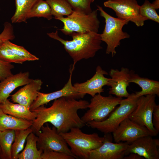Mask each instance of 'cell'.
Segmentation results:
<instances>
[{"instance_id":"6da1fadb","label":"cell","mask_w":159,"mask_h":159,"mask_svg":"<svg viewBox=\"0 0 159 159\" xmlns=\"http://www.w3.org/2000/svg\"><path fill=\"white\" fill-rule=\"evenodd\" d=\"M89 103L85 100L64 97L54 100L49 107L41 105L32 111L36 114L37 117L30 128L35 134L47 122L52 124L59 133L67 132L72 128H81L86 124L77 112L79 110L88 108Z\"/></svg>"},{"instance_id":"7a4b0ae2","label":"cell","mask_w":159,"mask_h":159,"mask_svg":"<svg viewBox=\"0 0 159 159\" xmlns=\"http://www.w3.org/2000/svg\"><path fill=\"white\" fill-rule=\"evenodd\" d=\"M50 37L59 42L66 52L72 59L74 68L76 64L82 59H87L95 56L97 52L102 48L100 34L94 32L79 33L74 32L70 35L71 40H64L55 32L47 33Z\"/></svg>"},{"instance_id":"3957f363","label":"cell","mask_w":159,"mask_h":159,"mask_svg":"<svg viewBox=\"0 0 159 159\" xmlns=\"http://www.w3.org/2000/svg\"><path fill=\"white\" fill-rule=\"evenodd\" d=\"M78 127L72 128L68 132L60 133L75 158L89 159L91 151L100 147L103 144L104 137L96 133L87 134Z\"/></svg>"},{"instance_id":"277c9868","label":"cell","mask_w":159,"mask_h":159,"mask_svg":"<svg viewBox=\"0 0 159 159\" xmlns=\"http://www.w3.org/2000/svg\"><path fill=\"white\" fill-rule=\"evenodd\" d=\"M97 7L100 16L105 19V28L102 33L100 34L101 40L107 44L106 54H111L113 57L116 54V49L120 45L121 41L130 37L128 34L122 31L123 27L129 21L113 17L106 12L102 7L99 5Z\"/></svg>"},{"instance_id":"5b68a950","label":"cell","mask_w":159,"mask_h":159,"mask_svg":"<svg viewBox=\"0 0 159 159\" xmlns=\"http://www.w3.org/2000/svg\"><path fill=\"white\" fill-rule=\"evenodd\" d=\"M97 9L86 14L79 11L73 10L70 15L57 18L63 24L59 30L65 35H69L73 32L98 33L100 21L97 17Z\"/></svg>"},{"instance_id":"8992f818","label":"cell","mask_w":159,"mask_h":159,"mask_svg":"<svg viewBox=\"0 0 159 159\" xmlns=\"http://www.w3.org/2000/svg\"><path fill=\"white\" fill-rule=\"evenodd\" d=\"M138 97L135 96V93L130 94L126 99L121 100L119 106L105 120L99 122L91 121L86 125L105 134L112 132L135 109Z\"/></svg>"},{"instance_id":"52a82bcc","label":"cell","mask_w":159,"mask_h":159,"mask_svg":"<svg viewBox=\"0 0 159 159\" xmlns=\"http://www.w3.org/2000/svg\"><path fill=\"white\" fill-rule=\"evenodd\" d=\"M122 99L111 95L104 96L101 94H97L91 99L88 106L89 109L81 118L86 125L91 121H103L119 105Z\"/></svg>"},{"instance_id":"ba28073f","label":"cell","mask_w":159,"mask_h":159,"mask_svg":"<svg viewBox=\"0 0 159 159\" xmlns=\"http://www.w3.org/2000/svg\"><path fill=\"white\" fill-rule=\"evenodd\" d=\"M155 97L156 95H151L139 97L136 107L128 117L137 124L146 127L153 136L158 134L152 122L153 112L157 105Z\"/></svg>"},{"instance_id":"9c48e42d","label":"cell","mask_w":159,"mask_h":159,"mask_svg":"<svg viewBox=\"0 0 159 159\" xmlns=\"http://www.w3.org/2000/svg\"><path fill=\"white\" fill-rule=\"evenodd\" d=\"M35 134L38 137L37 143L38 149L43 151L52 150L64 153L74 158L66 142L54 126L51 128L47 122Z\"/></svg>"},{"instance_id":"30bf717a","label":"cell","mask_w":159,"mask_h":159,"mask_svg":"<svg viewBox=\"0 0 159 159\" xmlns=\"http://www.w3.org/2000/svg\"><path fill=\"white\" fill-rule=\"evenodd\" d=\"M104 6L112 9L117 18L128 20L137 26H143L148 20L140 13V6L136 0H108L103 4Z\"/></svg>"},{"instance_id":"8fae6325","label":"cell","mask_w":159,"mask_h":159,"mask_svg":"<svg viewBox=\"0 0 159 159\" xmlns=\"http://www.w3.org/2000/svg\"><path fill=\"white\" fill-rule=\"evenodd\" d=\"M110 133L105 134L102 144L90 153L89 159H123L129 143L112 142Z\"/></svg>"},{"instance_id":"7c38bea8","label":"cell","mask_w":159,"mask_h":159,"mask_svg":"<svg viewBox=\"0 0 159 159\" xmlns=\"http://www.w3.org/2000/svg\"><path fill=\"white\" fill-rule=\"evenodd\" d=\"M112 133L115 143L124 142L129 144L141 137L147 135L152 136L146 127L137 124L128 117L120 124Z\"/></svg>"},{"instance_id":"4fadbf2b","label":"cell","mask_w":159,"mask_h":159,"mask_svg":"<svg viewBox=\"0 0 159 159\" xmlns=\"http://www.w3.org/2000/svg\"><path fill=\"white\" fill-rule=\"evenodd\" d=\"M151 135L140 138L129 144L125 156L135 153L147 159H159V140Z\"/></svg>"},{"instance_id":"5bb4252c","label":"cell","mask_w":159,"mask_h":159,"mask_svg":"<svg viewBox=\"0 0 159 159\" xmlns=\"http://www.w3.org/2000/svg\"><path fill=\"white\" fill-rule=\"evenodd\" d=\"M74 69L72 67V69L70 68L69 80L62 89L48 93L38 91L37 97L30 106V110L32 111L41 105L46 104L51 101L62 97H72L77 99L83 98L85 95L77 92L72 84V74Z\"/></svg>"},{"instance_id":"9a60e30c","label":"cell","mask_w":159,"mask_h":159,"mask_svg":"<svg viewBox=\"0 0 159 159\" xmlns=\"http://www.w3.org/2000/svg\"><path fill=\"white\" fill-rule=\"evenodd\" d=\"M107 72L102 69L100 65L96 68L95 74L87 81L82 83H76L73 85L78 92L85 95L88 94L92 97L104 92L103 87L107 85L110 78L105 77Z\"/></svg>"},{"instance_id":"2e32d148","label":"cell","mask_w":159,"mask_h":159,"mask_svg":"<svg viewBox=\"0 0 159 159\" xmlns=\"http://www.w3.org/2000/svg\"><path fill=\"white\" fill-rule=\"evenodd\" d=\"M109 74L110 78L107 85L110 87L109 94L119 97H127L130 95L127 90L130 83V71L129 69L124 67H122L120 70L111 69Z\"/></svg>"},{"instance_id":"e0dca14e","label":"cell","mask_w":159,"mask_h":159,"mask_svg":"<svg viewBox=\"0 0 159 159\" xmlns=\"http://www.w3.org/2000/svg\"><path fill=\"white\" fill-rule=\"evenodd\" d=\"M43 82L39 79H33L17 92L11 95V100L29 108L38 96L37 92L41 88Z\"/></svg>"},{"instance_id":"ac0fdd59","label":"cell","mask_w":159,"mask_h":159,"mask_svg":"<svg viewBox=\"0 0 159 159\" xmlns=\"http://www.w3.org/2000/svg\"><path fill=\"white\" fill-rule=\"evenodd\" d=\"M33 79L29 77L28 72H20L7 77L0 82V104L5 101L10 94L16 88L30 82Z\"/></svg>"},{"instance_id":"d6986e66","label":"cell","mask_w":159,"mask_h":159,"mask_svg":"<svg viewBox=\"0 0 159 159\" xmlns=\"http://www.w3.org/2000/svg\"><path fill=\"white\" fill-rule=\"evenodd\" d=\"M129 82L137 84L141 90L135 93L137 97L148 95L159 96V82L147 78L140 77L133 70H130Z\"/></svg>"},{"instance_id":"ffe728a7","label":"cell","mask_w":159,"mask_h":159,"mask_svg":"<svg viewBox=\"0 0 159 159\" xmlns=\"http://www.w3.org/2000/svg\"><path fill=\"white\" fill-rule=\"evenodd\" d=\"M0 107L6 114L16 117L33 121L37 117L36 114L29 108L19 104H14L8 99L0 104Z\"/></svg>"},{"instance_id":"44dd1931","label":"cell","mask_w":159,"mask_h":159,"mask_svg":"<svg viewBox=\"0 0 159 159\" xmlns=\"http://www.w3.org/2000/svg\"><path fill=\"white\" fill-rule=\"evenodd\" d=\"M33 121L14 117L5 113L0 107V131L9 129H25L30 127Z\"/></svg>"},{"instance_id":"7402d4cb","label":"cell","mask_w":159,"mask_h":159,"mask_svg":"<svg viewBox=\"0 0 159 159\" xmlns=\"http://www.w3.org/2000/svg\"><path fill=\"white\" fill-rule=\"evenodd\" d=\"M38 137L33 132L26 139V144L24 150L18 155L17 159H41L43 151L38 149L37 143Z\"/></svg>"},{"instance_id":"603a6c76","label":"cell","mask_w":159,"mask_h":159,"mask_svg":"<svg viewBox=\"0 0 159 159\" xmlns=\"http://www.w3.org/2000/svg\"><path fill=\"white\" fill-rule=\"evenodd\" d=\"M40 0H15V10L11 19L13 23L26 22L27 16L34 6Z\"/></svg>"},{"instance_id":"cb8c5ba5","label":"cell","mask_w":159,"mask_h":159,"mask_svg":"<svg viewBox=\"0 0 159 159\" xmlns=\"http://www.w3.org/2000/svg\"><path fill=\"white\" fill-rule=\"evenodd\" d=\"M15 137V130L9 129L0 131V146L1 149L0 159H11V149Z\"/></svg>"},{"instance_id":"d4e9b609","label":"cell","mask_w":159,"mask_h":159,"mask_svg":"<svg viewBox=\"0 0 159 159\" xmlns=\"http://www.w3.org/2000/svg\"><path fill=\"white\" fill-rule=\"evenodd\" d=\"M15 130L14 140L11 149V159H17L18 155L24 149L27 136L33 132L30 127L25 129H17Z\"/></svg>"},{"instance_id":"484cf974","label":"cell","mask_w":159,"mask_h":159,"mask_svg":"<svg viewBox=\"0 0 159 159\" xmlns=\"http://www.w3.org/2000/svg\"><path fill=\"white\" fill-rule=\"evenodd\" d=\"M49 6L53 16L55 19L67 16L73 10L69 4L65 0H46Z\"/></svg>"},{"instance_id":"4316f807","label":"cell","mask_w":159,"mask_h":159,"mask_svg":"<svg viewBox=\"0 0 159 159\" xmlns=\"http://www.w3.org/2000/svg\"><path fill=\"white\" fill-rule=\"evenodd\" d=\"M50 7L46 1L40 0L32 7L29 12L27 19L33 17H43L48 20L53 18Z\"/></svg>"},{"instance_id":"83f0119b","label":"cell","mask_w":159,"mask_h":159,"mask_svg":"<svg viewBox=\"0 0 159 159\" xmlns=\"http://www.w3.org/2000/svg\"><path fill=\"white\" fill-rule=\"evenodd\" d=\"M0 60L5 62L19 64L26 61L15 54L5 42L0 44Z\"/></svg>"},{"instance_id":"f1b7e54d","label":"cell","mask_w":159,"mask_h":159,"mask_svg":"<svg viewBox=\"0 0 159 159\" xmlns=\"http://www.w3.org/2000/svg\"><path fill=\"white\" fill-rule=\"evenodd\" d=\"M153 5L148 0L140 6L139 10L140 15L147 20H150L157 23H159V16Z\"/></svg>"},{"instance_id":"f546056e","label":"cell","mask_w":159,"mask_h":159,"mask_svg":"<svg viewBox=\"0 0 159 159\" xmlns=\"http://www.w3.org/2000/svg\"><path fill=\"white\" fill-rule=\"evenodd\" d=\"M5 42L15 54L26 61H34L39 59L38 57L31 53L24 47L14 44L10 40Z\"/></svg>"},{"instance_id":"4dcf8cb0","label":"cell","mask_w":159,"mask_h":159,"mask_svg":"<svg viewBox=\"0 0 159 159\" xmlns=\"http://www.w3.org/2000/svg\"><path fill=\"white\" fill-rule=\"evenodd\" d=\"M65 0L70 5L73 10L79 11L88 14L92 11L91 5L95 0Z\"/></svg>"},{"instance_id":"1f68e13d","label":"cell","mask_w":159,"mask_h":159,"mask_svg":"<svg viewBox=\"0 0 159 159\" xmlns=\"http://www.w3.org/2000/svg\"><path fill=\"white\" fill-rule=\"evenodd\" d=\"M75 158L68 154L57 151L46 150L43 151L41 159H74Z\"/></svg>"},{"instance_id":"d6a6232c","label":"cell","mask_w":159,"mask_h":159,"mask_svg":"<svg viewBox=\"0 0 159 159\" xmlns=\"http://www.w3.org/2000/svg\"><path fill=\"white\" fill-rule=\"evenodd\" d=\"M15 37L13 27L9 22L4 24V29L0 34V44L8 40H12Z\"/></svg>"},{"instance_id":"836d02e7","label":"cell","mask_w":159,"mask_h":159,"mask_svg":"<svg viewBox=\"0 0 159 159\" xmlns=\"http://www.w3.org/2000/svg\"><path fill=\"white\" fill-rule=\"evenodd\" d=\"M14 68L10 63L3 62L0 60V79L1 81L11 75V70Z\"/></svg>"},{"instance_id":"e575fe53","label":"cell","mask_w":159,"mask_h":159,"mask_svg":"<svg viewBox=\"0 0 159 159\" xmlns=\"http://www.w3.org/2000/svg\"><path fill=\"white\" fill-rule=\"evenodd\" d=\"M152 122L153 126L158 133L159 131V105H157L153 112Z\"/></svg>"},{"instance_id":"d590c367","label":"cell","mask_w":159,"mask_h":159,"mask_svg":"<svg viewBox=\"0 0 159 159\" xmlns=\"http://www.w3.org/2000/svg\"><path fill=\"white\" fill-rule=\"evenodd\" d=\"M144 158L138 154L135 153H131L125 156L123 159H143Z\"/></svg>"},{"instance_id":"8d00e7d4","label":"cell","mask_w":159,"mask_h":159,"mask_svg":"<svg viewBox=\"0 0 159 159\" xmlns=\"http://www.w3.org/2000/svg\"><path fill=\"white\" fill-rule=\"evenodd\" d=\"M155 9H157L159 8V0H155L152 3Z\"/></svg>"},{"instance_id":"74e56055","label":"cell","mask_w":159,"mask_h":159,"mask_svg":"<svg viewBox=\"0 0 159 159\" xmlns=\"http://www.w3.org/2000/svg\"><path fill=\"white\" fill-rule=\"evenodd\" d=\"M1 148L0 146V159L1 158Z\"/></svg>"},{"instance_id":"f35d334b","label":"cell","mask_w":159,"mask_h":159,"mask_svg":"<svg viewBox=\"0 0 159 159\" xmlns=\"http://www.w3.org/2000/svg\"><path fill=\"white\" fill-rule=\"evenodd\" d=\"M1 79H0V82H1Z\"/></svg>"},{"instance_id":"ab89813d","label":"cell","mask_w":159,"mask_h":159,"mask_svg":"<svg viewBox=\"0 0 159 159\" xmlns=\"http://www.w3.org/2000/svg\"></svg>"}]
</instances>
